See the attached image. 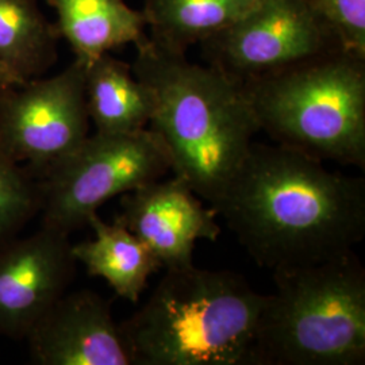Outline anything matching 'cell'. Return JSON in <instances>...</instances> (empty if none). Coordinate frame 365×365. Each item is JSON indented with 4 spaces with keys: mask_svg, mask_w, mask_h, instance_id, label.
<instances>
[{
    "mask_svg": "<svg viewBox=\"0 0 365 365\" xmlns=\"http://www.w3.org/2000/svg\"><path fill=\"white\" fill-rule=\"evenodd\" d=\"M217 212L207 209L187 182L175 176L123 194L115 217L150 248L163 268L192 265L197 240L217 241Z\"/></svg>",
    "mask_w": 365,
    "mask_h": 365,
    "instance_id": "cell-10",
    "label": "cell"
},
{
    "mask_svg": "<svg viewBox=\"0 0 365 365\" xmlns=\"http://www.w3.org/2000/svg\"><path fill=\"white\" fill-rule=\"evenodd\" d=\"M248 365H363L365 268L354 253L274 272Z\"/></svg>",
    "mask_w": 365,
    "mask_h": 365,
    "instance_id": "cell-4",
    "label": "cell"
},
{
    "mask_svg": "<svg viewBox=\"0 0 365 365\" xmlns=\"http://www.w3.org/2000/svg\"><path fill=\"white\" fill-rule=\"evenodd\" d=\"M41 365H133L110 302L90 289L64 294L27 337Z\"/></svg>",
    "mask_w": 365,
    "mask_h": 365,
    "instance_id": "cell-11",
    "label": "cell"
},
{
    "mask_svg": "<svg viewBox=\"0 0 365 365\" xmlns=\"http://www.w3.org/2000/svg\"><path fill=\"white\" fill-rule=\"evenodd\" d=\"M19 84H22V83L0 63V90L11 87V86H19Z\"/></svg>",
    "mask_w": 365,
    "mask_h": 365,
    "instance_id": "cell-19",
    "label": "cell"
},
{
    "mask_svg": "<svg viewBox=\"0 0 365 365\" xmlns=\"http://www.w3.org/2000/svg\"><path fill=\"white\" fill-rule=\"evenodd\" d=\"M75 262L69 235L45 226L0 249V336L26 339L66 294Z\"/></svg>",
    "mask_w": 365,
    "mask_h": 365,
    "instance_id": "cell-9",
    "label": "cell"
},
{
    "mask_svg": "<svg viewBox=\"0 0 365 365\" xmlns=\"http://www.w3.org/2000/svg\"><path fill=\"white\" fill-rule=\"evenodd\" d=\"M170 170L165 145L146 128L88 135L41 180L42 226L71 235L107 200L160 180Z\"/></svg>",
    "mask_w": 365,
    "mask_h": 365,
    "instance_id": "cell-6",
    "label": "cell"
},
{
    "mask_svg": "<svg viewBox=\"0 0 365 365\" xmlns=\"http://www.w3.org/2000/svg\"><path fill=\"white\" fill-rule=\"evenodd\" d=\"M86 66L0 90V143L18 163L45 173L90 135Z\"/></svg>",
    "mask_w": 365,
    "mask_h": 365,
    "instance_id": "cell-8",
    "label": "cell"
},
{
    "mask_svg": "<svg viewBox=\"0 0 365 365\" xmlns=\"http://www.w3.org/2000/svg\"><path fill=\"white\" fill-rule=\"evenodd\" d=\"M88 226L95 237L72 245L75 260L90 276L105 279L118 297L137 303L149 277L163 268L161 262L144 241L117 220L107 223L96 212Z\"/></svg>",
    "mask_w": 365,
    "mask_h": 365,
    "instance_id": "cell-14",
    "label": "cell"
},
{
    "mask_svg": "<svg viewBox=\"0 0 365 365\" xmlns=\"http://www.w3.org/2000/svg\"><path fill=\"white\" fill-rule=\"evenodd\" d=\"M337 34L344 49L365 57V0H309Z\"/></svg>",
    "mask_w": 365,
    "mask_h": 365,
    "instance_id": "cell-18",
    "label": "cell"
},
{
    "mask_svg": "<svg viewBox=\"0 0 365 365\" xmlns=\"http://www.w3.org/2000/svg\"><path fill=\"white\" fill-rule=\"evenodd\" d=\"M261 0H145L149 38L165 52L185 54L235 25Z\"/></svg>",
    "mask_w": 365,
    "mask_h": 365,
    "instance_id": "cell-15",
    "label": "cell"
},
{
    "mask_svg": "<svg viewBox=\"0 0 365 365\" xmlns=\"http://www.w3.org/2000/svg\"><path fill=\"white\" fill-rule=\"evenodd\" d=\"M272 272L352 253L365 235V180L280 145L253 143L215 207Z\"/></svg>",
    "mask_w": 365,
    "mask_h": 365,
    "instance_id": "cell-1",
    "label": "cell"
},
{
    "mask_svg": "<svg viewBox=\"0 0 365 365\" xmlns=\"http://www.w3.org/2000/svg\"><path fill=\"white\" fill-rule=\"evenodd\" d=\"M200 48L207 66L241 84L344 49L309 0H261Z\"/></svg>",
    "mask_w": 365,
    "mask_h": 365,
    "instance_id": "cell-7",
    "label": "cell"
},
{
    "mask_svg": "<svg viewBox=\"0 0 365 365\" xmlns=\"http://www.w3.org/2000/svg\"><path fill=\"white\" fill-rule=\"evenodd\" d=\"M135 49L131 71L156 95L149 129L165 145L173 175L215 207L260 131L242 84L150 38Z\"/></svg>",
    "mask_w": 365,
    "mask_h": 365,
    "instance_id": "cell-2",
    "label": "cell"
},
{
    "mask_svg": "<svg viewBox=\"0 0 365 365\" xmlns=\"http://www.w3.org/2000/svg\"><path fill=\"white\" fill-rule=\"evenodd\" d=\"M265 295L242 274L165 269L119 329L133 365H248Z\"/></svg>",
    "mask_w": 365,
    "mask_h": 365,
    "instance_id": "cell-3",
    "label": "cell"
},
{
    "mask_svg": "<svg viewBox=\"0 0 365 365\" xmlns=\"http://www.w3.org/2000/svg\"><path fill=\"white\" fill-rule=\"evenodd\" d=\"M86 102L96 133L129 134L149 126L156 110L155 91L131 66L106 53L86 66Z\"/></svg>",
    "mask_w": 365,
    "mask_h": 365,
    "instance_id": "cell-13",
    "label": "cell"
},
{
    "mask_svg": "<svg viewBox=\"0 0 365 365\" xmlns=\"http://www.w3.org/2000/svg\"><path fill=\"white\" fill-rule=\"evenodd\" d=\"M57 13L56 27L75 53V60L87 66L122 46L141 45L146 34L143 11L125 0H46Z\"/></svg>",
    "mask_w": 365,
    "mask_h": 365,
    "instance_id": "cell-12",
    "label": "cell"
},
{
    "mask_svg": "<svg viewBox=\"0 0 365 365\" xmlns=\"http://www.w3.org/2000/svg\"><path fill=\"white\" fill-rule=\"evenodd\" d=\"M41 211V180L0 143V249Z\"/></svg>",
    "mask_w": 365,
    "mask_h": 365,
    "instance_id": "cell-17",
    "label": "cell"
},
{
    "mask_svg": "<svg viewBox=\"0 0 365 365\" xmlns=\"http://www.w3.org/2000/svg\"><path fill=\"white\" fill-rule=\"evenodd\" d=\"M274 144L365 168V57L325 53L242 84Z\"/></svg>",
    "mask_w": 365,
    "mask_h": 365,
    "instance_id": "cell-5",
    "label": "cell"
},
{
    "mask_svg": "<svg viewBox=\"0 0 365 365\" xmlns=\"http://www.w3.org/2000/svg\"><path fill=\"white\" fill-rule=\"evenodd\" d=\"M60 39L37 0H0V63L22 84L54 66Z\"/></svg>",
    "mask_w": 365,
    "mask_h": 365,
    "instance_id": "cell-16",
    "label": "cell"
}]
</instances>
